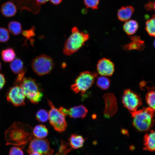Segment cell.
<instances>
[{
  "instance_id": "cell-1",
  "label": "cell",
  "mask_w": 155,
  "mask_h": 155,
  "mask_svg": "<svg viewBox=\"0 0 155 155\" xmlns=\"http://www.w3.org/2000/svg\"><path fill=\"white\" fill-rule=\"evenodd\" d=\"M32 129L28 125L15 122L6 131L5 138L7 145L24 147L33 138Z\"/></svg>"
},
{
  "instance_id": "cell-2",
  "label": "cell",
  "mask_w": 155,
  "mask_h": 155,
  "mask_svg": "<svg viewBox=\"0 0 155 155\" xmlns=\"http://www.w3.org/2000/svg\"><path fill=\"white\" fill-rule=\"evenodd\" d=\"M131 114L133 125L140 131H147L154 124V109L150 107L143 108Z\"/></svg>"
},
{
  "instance_id": "cell-3",
  "label": "cell",
  "mask_w": 155,
  "mask_h": 155,
  "mask_svg": "<svg viewBox=\"0 0 155 155\" xmlns=\"http://www.w3.org/2000/svg\"><path fill=\"white\" fill-rule=\"evenodd\" d=\"M89 38L88 34L80 32L75 27H73L71 34L65 43L63 53L67 56L71 55L83 46Z\"/></svg>"
},
{
  "instance_id": "cell-4",
  "label": "cell",
  "mask_w": 155,
  "mask_h": 155,
  "mask_svg": "<svg viewBox=\"0 0 155 155\" xmlns=\"http://www.w3.org/2000/svg\"><path fill=\"white\" fill-rule=\"evenodd\" d=\"M20 86L25 96L32 103L37 104L41 100L43 94L40 85L35 80L24 77Z\"/></svg>"
},
{
  "instance_id": "cell-5",
  "label": "cell",
  "mask_w": 155,
  "mask_h": 155,
  "mask_svg": "<svg viewBox=\"0 0 155 155\" xmlns=\"http://www.w3.org/2000/svg\"><path fill=\"white\" fill-rule=\"evenodd\" d=\"M94 72L85 71L80 73L75 83L71 87V89L76 93L80 92L83 95L94 83L97 76Z\"/></svg>"
},
{
  "instance_id": "cell-6",
  "label": "cell",
  "mask_w": 155,
  "mask_h": 155,
  "mask_svg": "<svg viewBox=\"0 0 155 155\" xmlns=\"http://www.w3.org/2000/svg\"><path fill=\"white\" fill-rule=\"evenodd\" d=\"M54 66L52 59L44 54L36 57L31 62V67L33 71L39 76H42L49 73Z\"/></svg>"
},
{
  "instance_id": "cell-7",
  "label": "cell",
  "mask_w": 155,
  "mask_h": 155,
  "mask_svg": "<svg viewBox=\"0 0 155 155\" xmlns=\"http://www.w3.org/2000/svg\"><path fill=\"white\" fill-rule=\"evenodd\" d=\"M48 103L51 107L49 113L50 124L56 131L59 132H63L67 127L65 116L56 108L49 100H48Z\"/></svg>"
},
{
  "instance_id": "cell-8",
  "label": "cell",
  "mask_w": 155,
  "mask_h": 155,
  "mask_svg": "<svg viewBox=\"0 0 155 155\" xmlns=\"http://www.w3.org/2000/svg\"><path fill=\"white\" fill-rule=\"evenodd\" d=\"M30 141L26 150L28 153L37 152L42 155H51L53 154L54 150L50 148V142L47 139L35 137Z\"/></svg>"
},
{
  "instance_id": "cell-9",
  "label": "cell",
  "mask_w": 155,
  "mask_h": 155,
  "mask_svg": "<svg viewBox=\"0 0 155 155\" xmlns=\"http://www.w3.org/2000/svg\"><path fill=\"white\" fill-rule=\"evenodd\" d=\"M122 102L131 113L136 111L142 103L140 97L130 89L125 90L122 97Z\"/></svg>"
},
{
  "instance_id": "cell-10",
  "label": "cell",
  "mask_w": 155,
  "mask_h": 155,
  "mask_svg": "<svg viewBox=\"0 0 155 155\" xmlns=\"http://www.w3.org/2000/svg\"><path fill=\"white\" fill-rule=\"evenodd\" d=\"M25 95L20 86L16 85L11 88L7 96L8 101L16 106L24 105Z\"/></svg>"
},
{
  "instance_id": "cell-11",
  "label": "cell",
  "mask_w": 155,
  "mask_h": 155,
  "mask_svg": "<svg viewBox=\"0 0 155 155\" xmlns=\"http://www.w3.org/2000/svg\"><path fill=\"white\" fill-rule=\"evenodd\" d=\"M59 111L65 116L68 115L74 118H84L88 112L86 108L83 105H80L67 109L63 107H61Z\"/></svg>"
},
{
  "instance_id": "cell-12",
  "label": "cell",
  "mask_w": 155,
  "mask_h": 155,
  "mask_svg": "<svg viewBox=\"0 0 155 155\" xmlns=\"http://www.w3.org/2000/svg\"><path fill=\"white\" fill-rule=\"evenodd\" d=\"M97 69L98 73L101 76H110L114 71L115 66L110 60L104 58L98 61Z\"/></svg>"
},
{
  "instance_id": "cell-13",
  "label": "cell",
  "mask_w": 155,
  "mask_h": 155,
  "mask_svg": "<svg viewBox=\"0 0 155 155\" xmlns=\"http://www.w3.org/2000/svg\"><path fill=\"white\" fill-rule=\"evenodd\" d=\"M103 97L105 104L104 113L105 117H109L114 115L117 111L116 100L114 95L112 93L106 94Z\"/></svg>"
},
{
  "instance_id": "cell-14",
  "label": "cell",
  "mask_w": 155,
  "mask_h": 155,
  "mask_svg": "<svg viewBox=\"0 0 155 155\" xmlns=\"http://www.w3.org/2000/svg\"><path fill=\"white\" fill-rule=\"evenodd\" d=\"M134 11V8L131 6L122 7L118 11V19L122 21H127L131 18Z\"/></svg>"
},
{
  "instance_id": "cell-15",
  "label": "cell",
  "mask_w": 155,
  "mask_h": 155,
  "mask_svg": "<svg viewBox=\"0 0 155 155\" xmlns=\"http://www.w3.org/2000/svg\"><path fill=\"white\" fill-rule=\"evenodd\" d=\"M2 13L6 17H11L14 16L17 11L16 6L13 2L8 1L3 4L1 7Z\"/></svg>"
},
{
  "instance_id": "cell-16",
  "label": "cell",
  "mask_w": 155,
  "mask_h": 155,
  "mask_svg": "<svg viewBox=\"0 0 155 155\" xmlns=\"http://www.w3.org/2000/svg\"><path fill=\"white\" fill-rule=\"evenodd\" d=\"M70 146L73 149H77L82 147L84 144L85 140L81 135L76 134L71 135L69 138Z\"/></svg>"
},
{
  "instance_id": "cell-17",
  "label": "cell",
  "mask_w": 155,
  "mask_h": 155,
  "mask_svg": "<svg viewBox=\"0 0 155 155\" xmlns=\"http://www.w3.org/2000/svg\"><path fill=\"white\" fill-rule=\"evenodd\" d=\"M138 28V24L135 20L126 21L123 26V29L127 34L133 35L135 33Z\"/></svg>"
},
{
  "instance_id": "cell-18",
  "label": "cell",
  "mask_w": 155,
  "mask_h": 155,
  "mask_svg": "<svg viewBox=\"0 0 155 155\" xmlns=\"http://www.w3.org/2000/svg\"><path fill=\"white\" fill-rule=\"evenodd\" d=\"M155 135L154 130L146 134L144 137V141L146 147L150 151H153L155 148Z\"/></svg>"
},
{
  "instance_id": "cell-19",
  "label": "cell",
  "mask_w": 155,
  "mask_h": 155,
  "mask_svg": "<svg viewBox=\"0 0 155 155\" xmlns=\"http://www.w3.org/2000/svg\"><path fill=\"white\" fill-rule=\"evenodd\" d=\"M32 133L35 137L44 138L47 135L48 131L45 126L41 124L35 126L33 130Z\"/></svg>"
},
{
  "instance_id": "cell-20",
  "label": "cell",
  "mask_w": 155,
  "mask_h": 155,
  "mask_svg": "<svg viewBox=\"0 0 155 155\" xmlns=\"http://www.w3.org/2000/svg\"><path fill=\"white\" fill-rule=\"evenodd\" d=\"M2 59L5 62H10L16 57V54L14 50L11 48H9L3 50L1 53Z\"/></svg>"
},
{
  "instance_id": "cell-21",
  "label": "cell",
  "mask_w": 155,
  "mask_h": 155,
  "mask_svg": "<svg viewBox=\"0 0 155 155\" xmlns=\"http://www.w3.org/2000/svg\"><path fill=\"white\" fill-rule=\"evenodd\" d=\"M10 67L12 71L15 74H18L24 68V64L19 59H14L11 62Z\"/></svg>"
},
{
  "instance_id": "cell-22",
  "label": "cell",
  "mask_w": 155,
  "mask_h": 155,
  "mask_svg": "<svg viewBox=\"0 0 155 155\" xmlns=\"http://www.w3.org/2000/svg\"><path fill=\"white\" fill-rule=\"evenodd\" d=\"M8 28L9 31L15 35L20 34L22 31L21 24L20 22L16 21L10 22L8 24Z\"/></svg>"
},
{
  "instance_id": "cell-23",
  "label": "cell",
  "mask_w": 155,
  "mask_h": 155,
  "mask_svg": "<svg viewBox=\"0 0 155 155\" xmlns=\"http://www.w3.org/2000/svg\"><path fill=\"white\" fill-rule=\"evenodd\" d=\"M148 93L146 95V100L148 104L150 107L155 109V90L154 88H147Z\"/></svg>"
},
{
  "instance_id": "cell-24",
  "label": "cell",
  "mask_w": 155,
  "mask_h": 155,
  "mask_svg": "<svg viewBox=\"0 0 155 155\" xmlns=\"http://www.w3.org/2000/svg\"><path fill=\"white\" fill-rule=\"evenodd\" d=\"M146 29L150 36H155V20L154 15L153 16L152 18L146 22Z\"/></svg>"
},
{
  "instance_id": "cell-25",
  "label": "cell",
  "mask_w": 155,
  "mask_h": 155,
  "mask_svg": "<svg viewBox=\"0 0 155 155\" xmlns=\"http://www.w3.org/2000/svg\"><path fill=\"white\" fill-rule=\"evenodd\" d=\"M97 86L103 90H106L109 87V80L105 76H102L98 77L96 81Z\"/></svg>"
},
{
  "instance_id": "cell-26",
  "label": "cell",
  "mask_w": 155,
  "mask_h": 155,
  "mask_svg": "<svg viewBox=\"0 0 155 155\" xmlns=\"http://www.w3.org/2000/svg\"><path fill=\"white\" fill-rule=\"evenodd\" d=\"M36 119L38 121L45 122L49 119V113L46 110L41 109L36 113Z\"/></svg>"
},
{
  "instance_id": "cell-27",
  "label": "cell",
  "mask_w": 155,
  "mask_h": 155,
  "mask_svg": "<svg viewBox=\"0 0 155 155\" xmlns=\"http://www.w3.org/2000/svg\"><path fill=\"white\" fill-rule=\"evenodd\" d=\"M9 38V34L7 30L4 28H0V42L7 41Z\"/></svg>"
},
{
  "instance_id": "cell-28",
  "label": "cell",
  "mask_w": 155,
  "mask_h": 155,
  "mask_svg": "<svg viewBox=\"0 0 155 155\" xmlns=\"http://www.w3.org/2000/svg\"><path fill=\"white\" fill-rule=\"evenodd\" d=\"M84 4L87 8L97 9L99 0H84Z\"/></svg>"
},
{
  "instance_id": "cell-29",
  "label": "cell",
  "mask_w": 155,
  "mask_h": 155,
  "mask_svg": "<svg viewBox=\"0 0 155 155\" xmlns=\"http://www.w3.org/2000/svg\"><path fill=\"white\" fill-rule=\"evenodd\" d=\"M26 71V68H24L22 71L18 73V75L14 83L15 86H20Z\"/></svg>"
},
{
  "instance_id": "cell-30",
  "label": "cell",
  "mask_w": 155,
  "mask_h": 155,
  "mask_svg": "<svg viewBox=\"0 0 155 155\" xmlns=\"http://www.w3.org/2000/svg\"><path fill=\"white\" fill-rule=\"evenodd\" d=\"M9 155H24V153L20 148L13 147L10 149Z\"/></svg>"
},
{
  "instance_id": "cell-31",
  "label": "cell",
  "mask_w": 155,
  "mask_h": 155,
  "mask_svg": "<svg viewBox=\"0 0 155 155\" xmlns=\"http://www.w3.org/2000/svg\"><path fill=\"white\" fill-rule=\"evenodd\" d=\"M34 28H32L28 30H24L22 32L23 35L29 38L31 36H34Z\"/></svg>"
},
{
  "instance_id": "cell-32",
  "label": "cell",
  "mask_w": 155,
  "mask_h": 155,
  "mask_svg": "<svg viewBox=\"0 0 155 155\" xmlns=\"http://www.w3.org/2000/svg\"><path fill=\"white\" fill-rule=\"evenodd\" d=\"M144 7L147 11H150L155 9L154 2H150L146 4Z\"/></svg>"
},
{
  "instance_id": "cell-33",
  "label": "cell",
  "mask_w": 155,
  "mask_h": 155,
  "mask_svg": "<svg viewBox=\"0 0 155 155\" xmlns=\"http://www.w3.org/2000/svg\"><path fill=\"white\" fill-rule=\"evenodd\" d=\"M5 83V79L4 75L0 73V89L3 87Z\"/></svg>"
},
{
  "instance_id": "cell-34",
  "label": "cell",
  "mask_w": 155,
  "mask_h": 155,
  "mask_svg": "<svg viewBox=\"0 0 155 155\" xmlns=\"http://www.w3.org/2000/svg\"><path fill=\"white\" fill-rule=\"evenodd\" d=\"M49 0H35L38 5L40 7V4H43L48 1Z\"/></svg>"
},
{
  "instance_id": "cell-35",
  "label": "cell",
  "mask_w": 155,
  "mask_h": 155,
  "mask_svg": "<svg viewBox=\"0 0 155 155\" xmlns=\"http://www.w3.org/2000/svg\"><path fill=\"white\" fill-rule=\"evenodd\" d=\"M50 1L54 4L57 5L61 2L62 0H50Z\"/></svg>"
},
{
  "instance_id": "cell-36",
  "label": "cell",
  "mask_w": 155,
  "mask_h": 155,
  "mask_svg": "<svg viewBox=\"0 0 155 155\" xmlns=\"http://www.w3.org/2000/svg\"><path fill=\"white\" fill-rule=\"evenodd\" d=\"M30 154L29 155H42L41 154L37 152H33Z\"/></svg>"
},
{
  "instance_id": "cell-37",
  "label": "cell",
  "mask_w": 155,
  "mask_h": 155,
  "mask_svg": "<svg viewBox=\"0 0 155 155\" xmlns=\"http://www.w3.org/2000/svg\"><path fill=\"white\" fill-rule=\"evenodd\" d=\"M1 61H0V71L1 70Z\"/></svg>"
},
{
  "instance_id": "cell-38",
  "label": "cell",
  "mask_w": 155,
  "mask_h": 155,
  "mask_svg": "<svg viewBox=\"0 0 155 155\" xmlns=\"http://www.w3.org/2000/svg\"></svg>"
}]
</instances>
